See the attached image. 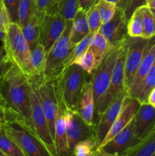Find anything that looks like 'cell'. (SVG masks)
<instances>
[{
    "label": "cell",
    "instance_id": "obj_1",
    "mask_svg": "<svg viewBox=\"0 0 155 156\" xmlns=\"http://www.w3.org/2000/svg\"><path fill=\"white\" fill-rule=\"evenodd\" d=\"M0 97L6 114L33 129L31 120V83L17 66L9 61L0 75Z\"/></svg>",
    "mask_w": 155,
    "mask_h": 156
},
{
    "label": "cell",
    "instance_id": "obj_2",
    "mask_svg": "<svg viewBox=\"0 0 155 156\" xmlns=\"http://www.w3.org/2000/svg\"><path fill=\"white\" fill-rule=\"evenodd\" d=\"M83 69L77 64L65 67L59 77L54 80L59 99L68 111H76L82 88L88 80V76Z\"/></svg>",
    "mask_w": 155,
    "mask_h": 156
},
{
    "label": "cell",
    "instance_id": "obj_3",
    "mask_svg": "<svg viewBox=\"0 0 155 156\" xmlns=\"http://www.w3.org/2000/svg\"><path fill=\"white\" fill-rule=\"evenodd\" d=\"M2 127L26 156H53L34 130L16 117L6 114Z\"/></svg>",
    "mask_w": 155,
    "mask_h": 156
},
{
    "label": "cell",
    "instance_id": "obj_4",
    "mask_svg": "<svg viewBox=\"0 0 155 156\" xmlns=\"http://www.w3.org/2000/svg\"><path fill=\"white\" fill-rule=\"evenodd\" d=\"M2 42L9 61L17 66L30 79L31 77L30 49L21 27L16 22L12 21L8 25Z\"/></svg>",
    "mask_w": 155,
    "mask_h": 156
},
{
    "label": "cell",
    "instance_id": "obj_5",
    "mask_svg": "<svg viewBox=\"0 0 155 156\" xmlns=\"http://www.w3.org/2000/svg\"><path fill=\"white\" fill-rule=\"evenodd\" d=\"M72 21H67L65 30L51 48L46 52L43 77L54 81L65 68V62L71 51L70 45V32Z\"/></svg>",
    "mask_w": 155,
    "mask_h": 156
},
{
    "label": "cell",
    "instance_id": "obj_6",
    "mask_svg": "<svg viewBox=\"0 0 155 156\" xmlns=\"http://www.w3.org/2000/svg\"><path fill=\"white\" fill-rule=\"evenodd\" d=\"M122 43L115 47H109L101 63L94 70L91 76L94 100V116L110 83L112 72L116 62Z\"/></svg>",
    "mask_w": 155,
    "mask_h": 156
},
{
    "label": "cell",
    "instance_id": "obj_7",
    "mask_svg": "<svg viewBox=\"0 0 155 156\" xmlns=\"http://www.w3.org/2000/svg\"><path fill=\"white\" fill-rule=\"evenodd\" d=\"M126 39H127V37H126ZM126 39L122 43L118 57L116 59V62H115L113 72H112L110 83H109L106 94L103 96L100 105H99L97 113L94 117V125L96 124L100 115L106 111V109L115 101V99L126 90V87H125V62H126Z\"/></svg>",
    "mask_w": 155,
    "mask_h": 156
},
{
    "label": "cell",
    "instance_id": "obj_8",
    "mask_svg": "<svg viewBox=\"0 0 155 156\" xmlns=\"http://www.w3.org/2000/svg\"><path fill=\"white\" fill-rule=\"evenodd\" d=\"M30 81L31 83V120L33 130L51 155L57 156L54 139L40 102L36 84L33 79H30Z\"/></svg>",
    "mask_w": 155,
    "mask_h": 156
},
{
    "label": "cell",
    "instance_id": "obj_9",
    "mask_svg": "<svg viewBox=\"0 0 155 156\" xmlns=\"http://www.w3.org/2000/svg\"><path fill=\"white\" fill-rule=\"evenodd\" d=\"M32 79H33L36 84L40 102L54 139L55 123L59 108V98L56 91L55 82L46 79L43 76L33 78Z\"/></svg>",
    "mask_w": 155,
    "mask_h": 156
},
{
    "label": "cell",
    "instance_id": "obj_10",
    "mask_svg": "<svg viewBox=\"0 0 155 156\" xmlns=\"http://www.w3.org/2000/svg\"><path fill=\"white\" fill-rule=\"evenodd\" d=\"M150 39L131 37L126 39V53L125 62V87L126 91L130 87L140 62L145 53Z\"/></svg>",
    "mask_w": 155,
    "mask_h": 156
},
{
    "label": "cell",
    "instance_id": "obj_11",
    "mask_svg": "<svg viewBox=\"0 0 155 156\" xmlns=\"http://www.w3.org/2000/svg\"><path fill=\"white\" fill-rule=\"evenodd\" d=\"M67 21L56 8L41 19L39 42L48 51L65 30Z\"/></svg>",
    "mask_w": 155,
    "mask_h": 156
},
{
    "label": "cell",
    "instance_id": "obj_12",
    "mask_svg": "<svg viewBox=\"0 0 155 156\" xmlns=\"http://www.w3.org/2000/svg\"><path fill=\"white\" fill-rule=\"evenodd\" d=\"M66 133L68 146L72 153L78 143L94 135L95 126L87 124L77 111L66 109Z\"/></svg>",
    "mask_w": 155,
    "mask_h": 156
},
{
    "label": "cell",
    "instance_id": "obj_13",
    "mask_svg": "<svg viewBox=\"0 0 155 156\" xmlns=\"http://www.w3.org/2000/svg\"><path fill=\"white\" fill-rule=\"evenodd\" d=\"M140 105H141V103H140L139 101L137 100L135 98L131 97L128 94H126L115 121L112 123L110 129L106 134L104 140H103L101 144L99 146L97 151L100 150L108 142L110 141L115 136H116L119 133L121 132L132 121Z\"/></svg>",
    "mask_w": 155,
    "mask_h": 156
},
{
    "label": "cell",
    "instance_id": "obj_14",
    "mask_svg": "<svg viewBox=\"0 0 155 156\" xmlns=\"http://www.w3.org/2000/svg\"><path fill=\"white\" fill-rule=\"evenodd\" d=\"M128 20L123 11L117 8L112 19L100 26L98 31L103 35L109 47H115L124 41L128 37Z\"/></svg>",
    "mask_w": 155,
    "mask_h": 156
},
{
    "label": "cell",
    "instance_id": "obj_15",
    "mask_svg": "<svg viewBox=\"0 0 155 156\" xmlns=\"http://www.w3.org/2000/svg\"><path fill=\"white\" fill-rule=\"evenodd\" d=\"M141 141L135 136L134 133V120L132 121L113 137L110 141L108 142L100 150L109 154H119L122 155L129 149ZM99 151V150H98Z\"/></svg>",
    "mask_w": 155,
    "mask_h": 156
},
{
    "label": "cell",
    "instance_id": "obj_16",
    "mask_svg": "<svg viewBox=\"0 0 155 156\" xmlns=\"http://www.w3.org/2000/svg\"><path fill=\"white\" fill-rule=\"evenodd\" d=\"M135 136L141 140L155 129V108L141 103L133 117Z\"/></svg>",
    "mask_w": 155,
    "mask_h": 156
},
{
    "label": "cell",
    "instance_id": "obj_17",
    "mask_svg": "<svg viewBox=\"0 0 155 156\" xmlns=\"http://www.w3.org/2000/svg\"><path fill=\"white\" fill-rule=\"evenodd\" d=\"M126 94H127V91L126 90L115 99V101L109 105L106 111L100 115L96 123L94 135L97 139L99 146L104 140L112 123L115 121Z\"/></svg>",
    "mask_w": 155,
    "mask_h": 156
},
{
    "label": "cell",
    "instance_id": "obj_18",
    "mask_svg": "<svg viewBox=\"0 0 155 156\" xmlns=\"http://www.w3.org/2000/svg\"><path fill=\"white\" fill-rule=\"evenodd\" d=\"M54 141L57 156H73L68 146V138H67L66 108H65L60 99H59V112L55 123Z\"/></svg>",
    "mask_w": 155,
    "mask_h": 156
},
{
    "label": "cell",
    "instance_id": "obj_19",
    "mask_svg": "<svg viewBox=\"0 0 155 156\" xmlns=\"http://www.w3.org/2000/svg\"><path fill=\"white\" fill-rule=\"evenodd\" d=\"M155 62V37L150 38L145 53L140 62L133 81L130 87L128 88L127 94L131 97H133L136 93L138 87L144 79L147 73L150 69Z\"/></svg>",
    "mask_w": 155,
    "mask_h": 156
},
{
    "label": "cell",
    "instance_id": "obj_20",
    "mask_svg": "<svg viewBox=\"0 0 155 156\" xmlns=\"http://www.w3.org/2000/svg\"><path fill=\"white\" fill-rule=\"evenodd\" d=\"M91 76L90 79L88 78L82 88L76 111L87 124L90 126H95L94 123V100Z\"/></svg>",
    "mask_w": 155,
    "mask_h": 156
},
{
    "label": "cell",
    "instance_id": "obj_21",
    "mask_svg": "<svg viewBox=\"0 0 155 156\" xmlns=\"http://www.w3.org/2000/svg\"><path fill=\"white\" fill-rule=\"evenodd\" d=\"M90 33L91 30L87 19L86 12L78 10L75 17L72 20V25L70 32L69 41L71 48H73Z\"/></svg>",
    "mask_w": 155,
    "mask_h": 156
},
{
    "label": "cell",
    "instance_id": "obj_22",
    "mask_svg": "<svg viewBox=\"0 0 155 156\" xmlns=\"http://www.w3.org/2000/svg\"><path fill=\"white\" fill-rule=\"evenodd\" d=\"M46 52L43 46L38 42L33 49L30 50V69L31 77H43L44 74Z\"/></svg>",
    "mask_w": 155,
    "mask_h": 156
},
{
    "label": "cell",
    "instance_id": "obj_23",
    "mask_svg": "<svg viewBox=\"0 0 155 156\" xmlns=\"http://www.w3.org/2000/svg\"><path fill=\"white\" fill-rule=\"evenodd\" d=\"M155 152V129L147 136L125 152L124 156H152Z\"/></svg>",
    "mask_w": 155,
    "mask_h": 156
},
{
    "label": "cell",
    "instance_id": "obj_24",
    "mask_svg": "<svg viewBox=\"0 0 155 156\" xmlns=\"http://www.w3.org/2000/svg\"><path fill=\"white\" fill-rule=\"evenodd\" d=\"M41 19L35 14L21 28L30 49H33L39 42Z\"/></svg>",
    "mask_w": 155,
    "mask_h": 156
},
{
    "label": "cell",
    "instance_id": "obj_25",
    "mask_svg": "<svg viewBox=\"0 0 155 156\" xmlns=\"http://www.w3.org/2000/svg\"><path fill=\"white\" fill-rule=\"evenodd\" d=\"M88 48L94 53L96 60V66L97 68L109 50V44L103 35L97 31L94 34L92 41Z\"/></svg>",
    "mask_w": 155,
    "mask_h": 156
},
{
    "label": "cell",
    "instance_id": "obj_26",
    "mask_svg": "<svg viewBox=\"0 0 155 156\" xmlns=\"http://www.w3.org/2000/svg\"><path fill=\"white\" fill-rule=\"evenodd\" d=\"M155 87V62L145 76L138 87L136 93L132 98H135L140 103H146V100L149 93Z\"/></svg>",
    "mask_w": 155,
    "mask_h": 156
},
{
    "label": "cell",
    "instance_id": "obj_27",
    "mask_svg": "<svg viewBox=\"0 0 155 156\" xmlns=\"http://www.w3.org/2000/svg\"><path fill=\"white\" fill-rule=\"evenodd\" d=\"M143 30V10L141 6L135 9L128 21V36L131 37H142Z\"/></svg>",
    "mask_w": 155,
    "mask_h": 156
},
{
    "label": "cell",
    "instance_id": "obj_28",
    "mask_svg": "<svg viewBox=\"0 0 155 156\" xmlns=\"http://www.w3.org/2000/svg\"><path fill=\"white\" fill-rule=\"evenodd\" d=\"M0 151L5 156H26L21 148L7 135L3 127L0 128Z\"/></svg>",
    "mask_w": 155,
    "mask_h": 156
},
{
    "label": "cell",
    "instance_id": "obj_29",
    "mask_svg": "<svg viewBox=\"0 0 155 156\" xmlns=\"http://www.w3.org/2000/svg\"><path fill=\"white\" fill-rule=\"evenodd\" d=\"M36 12V0H20L18 8L17 24L21 27Z\"/></svg>",
    "mask_w": 155,
    "mask_h": 156
},
{
    "label": "cell",
    "instance_id": "obj_30",
    "mask_svg": "<svg viewBox=\"0 0 155 156\" xmlns=\"http://www.w3.org/2000/svg\"><path fill=\"white\" fill-rule=\"evenodd\" d=\"M99 144L95 135L76 144L73 149V156H93L97 151Z\"/></svg>",
    "mask_w": 155,
    "mask_h": 156
},
{
    "label": "cell",
    "instance_id": "obj_31",
    "mask_svg": "<svg viewBox=\"0 0 155 156\" xmlns=\"http://www.w3.org/2000/svg\"><path fill=\"white\" fill-rule=\"evenodd\" d=\"M94 33H91V32L88 36L85 37L82 41H81L78 44H76V45L71 49V53H70L69 56L67 58L66 62H65V67L68 66L74 63V62L78 59V58L80 57L81 55H83L84 53L87 51V50H88V47H89L90 44H91L92 38L93 37H94Z\"/></svg>",
    "mask_w": 155,
    "mask_h": 156
},
{
    "label": "cell",
    "instance_id": "obj_32",
    "mask_svg": "<svg viewBox=\"0 0 155 156\" xmlns=\"http://www.w3.org/2000/svg\"><path fill=\"white\" fill-rule=\"evenodd\" d=\"M97 10L100 16L101 24H106L110 21L116 12L117 6L115 3L106 0H99L96 4Z\"/></svg>",
    "mask_w": 155,
    "mask_h": 156
},
{
    "label": "cell",
    "instance_id": "obj_33",
    "mask_svg": "<svg viewBox=\"0 0 155 156\" xmlns=\"http://www.w3.org/2000/svg\"><path fill=\"white\" fill-rule=\"evenodd\" d=\"M143 10V37L146 39L155 37V21L150 9L147 5L142 6Z\"/></svg>",
    "mask_w": 155,
    "mask_h": 156
},
{
    "label": "cell",
    "instance_id": "obj_34",
    "mask_svg": "<svg viewBox=\"0 0 155 156\" xmlns=\"http://www.w3.org/2000/svg\"><path fill=\"white\" fill-rule=\"evenodd\" d=\"M58 9L66 21H72L78 12V0H62Z\"/></svg>",
    "mask_w": 155,
    "mask_h": 156
},
{
    "label": "cell",
    "instance_id": "obj_35",
    "mask_svg": "<svg viewBox=\"0 0 155 156\" xmlns=\"http://www.w3.org/2000/svg\"><path fill=\"white\" fill-rule=\"evenodd\" d=\"M74 63L79 66L81 68L83 69L89 75H93L94 70L97 69L95 57H94V53L89 48L87 50V51L83 55L78 58L74 61Z\"/></svg>",
    "mask_w": 155,
    "mask_h": 156
},
{
    "label": "cell",
    "instance_id": "obj_36",
    "mask_svg": "<svg viewBox=\"0 0 155 156\" xmlns=\"http://www.w3.org/2000/svg\"><path fill=\"white\" fill-rule=\"evenodd\" d=\"M87 19H88V25L91 33L96 34L101 26V20H100V14L97 10L96 5L91 8L86 12Z\"/></svg>",
    "mask_w": 155,
    "mask_h": 156
},
{
    "label": "cell",
    "instance_id": "obj_37",
    "mask_svg": "<svg viewBox=\"0 0 155 156\" xmlns=\"http://www.w3.org/2000/svg\"><path fill=\"white\" fill-rule=\"evenodd\" d=\"M36 15L40 19L46 14L49 13L56 8H58L55 0H36Z\"/></svg>",
    "mask_w": 155,
    "mask_h": 156
},
{
    "label": "cell",
    "instance_id": "obj_38",
    "mask_svg": "<svg viewBox=\"0 0 155 156\" xmlns=\"http://www.w3.org/2000/svg\"><path fill=\"white\" fill-rule=\"evenodd\" d=\"M7 9L8 12L12 22H16L18 20V8L20 0H2Z\"/></svg>",
    "mask_w": 155,
    "mask_h": 156
},
{
    "label": "cell",
    "instance_id": "obj_39",
    "mask_svg": "<svg viewBox=\"0 0 155 156\" xmlns=\"http://www.w3.org/2000/svg\"><path fill=\"white\" fill-rule=\"evenodd\" d=\"M12 22L10 16L5 5L2 0H0V29L5 30L8 25Z\"/></svg>",
    "mask_w": 155,
    "mask_h": 156
},
{
    "label": "cell",
    "instance_id": "obj_40",
    "mask_svg": "<svg viewBox=\"0 0 155 156\" xmlns=\"http://www.w3.org/2000/svg\"><path fill=\"white\" fill-rule=\"evenodd\" d=\"M144 5H146V0H129V2L124 12L126 19L129 21L135 9Z\"/></svg>",
    "mask_w": 155,
    "mask_h": 156
},
{
    "label": "cell",
    "instance_id": "obj_41",
    "mask_svg": "<svg viewBox=\"0 0 155 156\" xmlns=\"http://www.w3.org/2000/svg\"><path fill=\"white\" fill-rule=\"evenodd\" d=\"M99 0H78V10L87 12L92 6L97 4Z\"/></svg>",
    "mask_w": 155,
    "mask_h": 156
},
{
    "label": "cell",
    "instance_id": "obj_42",
    "mask_svg": "<svg viewBox=\"0 0 155 156\" xmlns=\"http://www.w3.org/2000/svg\"><path fill=\"white\" fill-rule=\"evenodd\" d=\"M8 62H9V59H8L7 55H6L5 49L2 46L0 47V75Z\"/></svg>",
    "mask_w": 155,
    "mask_h": 156
},
{
    "label": "cell",
    "instance_id": "obj_43",
    "mask_svg": "<svg viewBox=\"0 0 155 156\" xmlns=\"http://www.w3.org/2000/svg\"><path fill=\"white\" fill-rule=\"evenodd\" d=\"M146 103L155 108V87L149 93L148 96L147 98V100H146Z\"/></svg>",
    "mask_w": 155,
    "mask_h": 156
},
{
    "label": "cell",
    "instance_id": "obj_44",
    "mask_svg": "<svg viewBox=\"0 0 155 156\" xmlns=\"http://www.w3.org/2000/svg\"><path fill=\"white\" fill-rule=\"evenodd\" d=\"M6 111L5 108L4 104H3L2 101L1 97H0V119L2 120L5 122V119Z\"/></svg>",
    "mask_w": 155,
    "mask_h": 156
},
{
    "label": "cell",
    "instance_id": "obj_45",
    "mask_svg": "<svg viewBox=\"0 0 155 156\" xmlns=\"http://www.w3.org/2000/svg\"><path fill=\"white\" fill-rule=\"evenodd\" d=\"M128 2H129V0H118L116 3L117 8L121 9L123 12H125L126 6L128 5Z\"/></svg>",
    "mask_w": 155,
    "mask_h": 156
},
{
    "label": "cell",
    "instance_id": "obj_46",
    "mask_svg": "<svg viewBox=\"0 0 155 156\" xmlns=\"http://www.w3.org/2000/svg\"><path fill=\"white\" fill-rule=\"evenodd\" d=\"M93 156H124V155H119V154H109L105 152L102 150L97 151Z\"/></svg>",
    "mask_w": 155,
    "mask_h": 156
},
{
    "label": "cell",
    "instance_id": "obj_47",
    "mask_svg": "<svg viewBox=\"0 0 155 156\" xmlns=\"http://www.w3.org/2000/svg\"><path fill=\"white\" fill-rule=\"evenodd\" d=\"M146 5L150 9H155V0H146Z\"/></svg>",
    "mask_w": 155,
    "mask_h": 156
},
{
    "label": "cell",
    "instance_id": "obj_48",
    "mask_svg": "<svg viewBox=\"0 0 155 156\" xmlns=\"http://www.w3.org/2000/svg\"><path fill=\"white\" fill-rule=\"evenodd\" d=\"M5 37V30L0 29V41H3Z\"/></svg>",
    "mask_w": 155,
    "mask_h": 156
},
{
    "label": "cell",
    "instance_id": "obj_49",
    "mask_svg": "<svg viewBox=\"0 0 155 156\" xmlns=\"http://www.w3.org/2000/svg\"><path fill=\"white\" fill-rule=\"evenodd\" d=\"M150 11H151L152 14H153V18H154V21H155V9H150Z\"/></svg>",
    "mask_w": 155,
    "mask_h": 156
},
{
    "label": "cell",
    "instance_id": "obj_50",
    "mask_svg": "<svg viewBox=\"0 0 155 156\" xmlns=\"http://www.w3.org/2000/svg\"><path fill=\"white\" fill-rule=\"evenodd\" d=\"M3 123H4V121H3L2 120H1V119H0V128L2 127Z\"/></svg>",
    "mask_w": 155,
    "mask_h": 156
},
{
    "label": "cell",
    "instance_id": "obj_51",
    "mask_svg": "<svg viewBox=\"0 0 155 156\" xmlns=\"http://www.w3.org/2000/svg\"><path fill=\"white\" fill-rule=\"evenodd\" d=\"M106 1L111 2H113V3H115V4H116V3H117V1H118V0H106Z\"/></svg>",
    "mask_w": 155,
    "mask_h": 156
},
{
    "label": "cell",
    "instance_id": "obj_52",
    "mask_svg": "<svg viewBox=\"0 0 155 156\" xmlns=\"http://www.w3.org/2000/svg\"><path fill=\"white\" fill-rule=\"evenodd\" d=\"M61 1H62V0H55V2H56V3L58 5H59V4L60 3Z\"/></svg>",
    "mask_w": 155,
    "mask_h": 156
},
{
    "label": "cell",
    "instance_id": "obj_53",
    "mask_svg": "<svg viewBox=\"0 0 155 156\" xmlns=\"http://www.w3.org/2000/svg\"><path fill=\"white\" fill-rule=\"evenodd\" d=\"M0 156H5V155H4V154H3V153H2V152H1V151H0Z\"/></svg>",
    "mask_w": 155,
    "mask_h": 156
},
{
    "label": "cell",
    "instance_id": "obj_54",
    "mask_svg": "<svg viewBox=\"0 0 155 156\" xmlns=\"http://www.w3.org/2000/svg\"><path fill=\"white\" fill-rule=\"evenodd\" d=\"M152 156H155V152H154V153H153V155H152Z\"/></svg>",
    "mask_w": 155,
    "mask_h": 156
}]
</instances>
